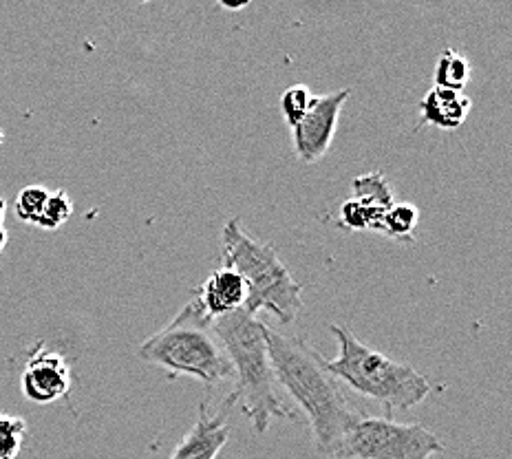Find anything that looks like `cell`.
Listing matches in <instances>:
<instances>
[{
	"label": "cell",
	"instance_id": "cell-1",
	"mask_svg": "<svg viewBox=\"0 0 512 459\" xmlns=\"http://www.w3.org/2000/svg\"><path fill=\"white\" fill-rule=\"evenodd\" d=\"M265 343L276 382L283 384V389L305 411L316 451L329 457L340 437L362 413L349 407L338 380L325 369L323 356H318L305 338L283 336L265 325Z\"/></svg>",
	"mask_w": 512,
	"mask_h": 459
},
{
	"label": "cell",
	"instance_id": "cell-2",
	"mask_svg": "<svg viewBox=\"0 0 512 459\" xmlns=\"http://www.w3.org/2000/svg\"><path fill=\"white\" fill-rule=\"evenodd\" d=\"M212 329L221 340L234 371V396L241 402L254 431L263 435L270 429L272 418H294L276 391V378L270 365L268 343H265V323L250 316L245 309L212 318Z\"/></svg>",
	"mask_w": 512,
	"mask_h": 459
},
{
	"label": "cell",
	"instance_id": "cell-3",
	"mask_svg": "<svg viewBox=\"0 0 512 459\" xmlns=\"http://www.w3.org/2000/svg\"><path fill=\"white\" fill-rule=\"evenodd\" d=\"M223 268L237 272L248 296L243 309L250 316L270 312L290 325L303 309V285L298 283L279 259L272 243L254 241L245 234L239 219H230L221 232Z\"/></svg>",
	"mask_w": 512,
	"mask_h": 459
},
{
	"label": "cell",
	"instance_id": "cell-4",
	"mask_svg": "<svg viewBox=\"0 0 512 459\" xmlns=\"http://www.w3.org/2000/svg\"><path fill=\"white\" fill-rule=\"evenodd\" d=\"M144 362L168 371L170 378L190 376L204 384L234 380V371L221 340L197 296L140 345Z\"/></svg>",
	"mask_w": 512,
	"mask_h": 459
},
{
	"label": "cell",
	"instance_id": "cell-5",
	"mask_svg": "<svg viewBox=\"0 0 512 459\" xmlns=\"http://www.w3.org/2000/svg\"><path fill=\"white\" fill-rule=\"evenodd\" d=\"M340 351L334 360H325V369L340 382L382 407L413 409L431 393V382L411 365L391 360L380 351L362 345L349 329L332 325Z\"/></svg>",
	"mask_w": 512,
	"mask_h": 459
},
{
	"label": "cell",
	"instance_id": "cell-6",
	"mask_svg": "<svg viewBox=\"0 0 512 459\" xmlns=\"http://www.w3.org/2000/svg\"><path fill=\"white\" fill-rule=\"evenodd\" d=\"M437 453H444L442 440L422 424L360 415L329 459H431Z\"/></svg>",
	"mask_w": 512,
	"mask_h": 459
},
{
	"label": "cell",
	"instance_id": "cell-7",
	"mask_svg": "<svg viewBox=\"0 0 512 459\" xmlns=\"http://www.w3.org/2000/svg\"><path fill=\"white\" fill-rule=\"evenodd\" d=\"M351 98L349 89H340L327 95H316L305 117L292 128L294 153L303 164H316L332 148L340 113Z\"/></svg>",
	"mask_w": 512,
	"mask_h": 459
},
{
	"label": "cell",
	"instance_id": "cell-8",
	"mask_svg": "<svg viewBox=\"0 0 512 459\" xmlns=\"http://www.w3.org/2000/svg\"><path fill=\"white\" fill-rule=\"evenodd\" d=\"M20 384H23L27 400L36 404L56 402L67 396L71 389L69 362L60 351L38 345V349L27 360Z\"/></svg>",
	"mask_w": 512,
	"mask_h": 459
},
{
	"label": "cell",
	"instance_id": "cell-9",
	"mask_svg": "<svg viewBox=\"0 0 512 459\" xmlns=\"http://www.w3.org/2000/svg\"><path fill=\"white\" fill-rule=\"evenodd\" d=\"M234 404H237V396H234V393H230V396L223 400L217 413H208V404H201L199 420L188 431L184 440L175 446V451L170 453L168 459H217L221 448L228 444V413Z\"/></svg>",
	"mask_w": 512,
	"mask_h": 459
},
{
	"label": "cell",
	"instance_id": "cell-10",
	"mask_svg": "<svg viewBox=\"0 0 512 459\" xmlns=\"http://www.w3.org/2000/svg\"><path fill=\"white\" fill-rule=\"evenodd\" d=\"M245 296H248V290H245L241 276L230 268H219L199 287L197 301L212 320L243 309Z\"/></svg>",
	"mask_w": 512,
	"mask_h": 459
},
{
	"label": "cell",
	"instance_id": "cell-11",
	"mask_svg": "<svg viewBox=\"0 0 512 459\" xmlns=\"http://www.w3.org/2000/svg\"><path fill=\"white\" fill-rule=\"evenodd\" d=\"M473 109V100L462 91L433 87L420 102V124L453 131L460 128Z\"/></svg>",
	"mask_w": 512,
	"mask_h": 459
},
{
	"label": "cell",
	"instance_id": "cell-12",
	"mask_svg": "<svg viewBox=\"0 0 512 459\" xmlns=\"http://www.w3.org/2000/svg\"><path fill=\"white\" fill-rule=\"evenodd\" d=\"M351 192H354V199L360 204H365L373 210L387 212L396 201H393V190L389 186L387 177L382 173H367L360 175L351 181Z\"/></svg>",
	"mask_w": 512,
	"mask_h": 459
},
{
	"label": "cell",
	"instance_id": "cell-13",
	"mask_svg": "<svg viewBox=\"0 0 512 459\" xmlns=\"http://www.w3.org/2000/svg\"><path fill=\"white\" fill-rule=\"evenodd\" d=\"M471 73V62H468L462 53H457L455 49H446L440 53V58H437L433 87L462 91L468 80H471Z\"/></svg>",
	"mask_w": 512,
	"mask_h": 459
},
{
	"label": "cell",
	"instance_id": "cell-14",
	"mask_svg": "<svg viewBox=\"0 0 512 459\" xmlns=\"http://www.w3.org/2000/svg\"><path fill=\"white\" fill-rule=\"evenodd\" d=\"M420 223V210L413 204H393L382 217L380 234L400 243H415V228Z\"/></svg>",
	"mask_w": 512,
	"mask_h": 459
},
{
	"label": "cell",
	"instance_id": "cell-15",
	"mask_svg": "<svg viewBox=\"0 0 512 459\" xmlns=\"http://www.w3.org/2000/svg\"><path fill=\"white\" fill-rule=\"evenodd\" d=\"M382 217L384 212L373 210L351 197L345 201L343 208H340L338 223L351 232H380Z\"/></svg>",
	"mask_w": 512,
	"mask_h": 459
},
{
	"label": "cell",
	"instance_id": "cell-16",
	"mask_svg": "<svg viewBox=\"0 0 512 459\" xmlns=\"http://www.w3.org/2000/svg\"><path fill=\"white\" fill-rule=\"evenodd\" d=\"M316 95L312 89L305 87V84H292L287 87L281 95V113L285 117V122L290 128H294L298 122L303 120L305 113L309 111V106L314 104Z\"/></svg>",
	"mask_w": 512,
	"mask_h": 459
},
{
	"label": "cell",
	"instance_id": "cell-17",
	"mask_svg": "<svg viewBox=\"0 0 512 459\" xmlns=\"http://www.w3.org/2000/svg\"><path fill=\"white\" fill-rule=\"evenodd\" d=\"M73 215V201L67 190H56L49 192V199L45 208H42V215L38 217L36 226L40 230H58L60 226L69 221Z\"/></svg>",
	"mask_w": 512,
	"mask_h": 459
},
{
	"label": "cell",
	"instance_id": "cell-18",
	"mask_svg": "<svg viewBox=\"0 0 512 459\" xmlns=\"http://www.w3.org/2000/svg\"><path fill=\"white\" fill-rule=\"evenodd\" d=\"M27 433V422L16 415L0 413V459H16Z\"/></svg>",
	"mask_w": 512,
	"mask_h": 459
},
{
	"label": "cell",
	"instance_id": "cell-19",
	"mask_svg": "<svg viewBox=\"0 0 512 459\" xmlns=\"http://www.w3.org/2000/svg\"><path fill=\"white\" fill-rule=\"evenodd\" d=\"M49 192L45 186H27L18 192L16 197V217L25 223L36 226L38 217L42 215V208H45Z\"/></svg>",
	"mask_w": 512,
	"mask_h": 459
},
{
	"label": "cell",
	"instance_id": "cell-20",
	"mask_svg": "<svg viewBox=\"0 0 512 459\" xmlns=\"http://www.w3.org/2000/svg\"><path fill=\"white\" fill-rule=\"evenodd\" d=\"M7 230H5V226H0V254L5 252V248H7Z\"/></svg>",
	"mask_w": 512,
	"mask_h": 459
},
{
	"label": "cell",
	"instance_id": "cell-21",
	"mask_svg": "<svg viewBox=\"0 0 512 459\" xmlns=\"http://www.w3.org/2000/svg\"><path fill=\"white\" fill-rule=\"evenodd\" d=\"M221 9H226V12H241V9H245L248 5L241 3V5H226V3H219Z\"/></svg>",
	"mask_w": 512,
	"mask_h": 459
},
{
	"label": "cell",
	"instance_id": "cell-22",
	"mask_svg": "<svg viewBox=\"0 0 512 459\" xmlns=\"http://www.w3.org/2000/svg\"><path fill=\"white\" fill-rule=\"evenodd\" d=\"M5 215H7V201H5V199H0V226H3Z\"/></svg>",
	"mask_w": 512,
	"mask_h": 459
}]
</instances>
